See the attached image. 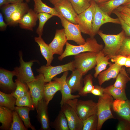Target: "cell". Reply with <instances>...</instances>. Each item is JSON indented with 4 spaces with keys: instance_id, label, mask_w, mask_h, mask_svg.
<instances>
[{
    "instance_id": "obj_1",
    "label": "cell",
    "mask_w": 130,
    "mask_h": 130,
    "mask_svg": "<svg viewBox=\"0 0 130 130\" xmlns=\"http://www.w3.org/2000/svg\"><path fill=\"white\" fill-rule=\"evenodd\" d=\"M104 47L103 45L98 42L94 37L88 38L84 44L78 46L72 45L67 42L65 50L63 54L58 57V59L61 61L67 57L75 56L85 52L98 53L102 50Z\"/></svg>"
},
{
    "instance_id": "obj_2",
    "label": "cell",
    "mask_w": 130,
    "mask_h": 130,
    "mask_svg": "<svg viewBox=\"0 0 130 130\" xmlns=\"http://www.w3.org/2000/svg\"><path fill=\"white\" fill-rule=\"evenodd\" d=\"M98 34L103 41L105 46L102 51L105 55L110 58L119 54L123 42L126 37L123 30L117 34H106L99 30Z\"/></svg>"
},
{
    "instance_id": "obj_3",
    "label": "cell",
    "mask_w": 130,
    "mask_h": 130,
    "mask_svg": "<svg viewBox=\"0 0 130 130\" xmlns=\"http://www.w3.org/2000/svg\"><path fill=\"white\" fill-rule=\"evenodd\" d=\"M113 101V97L105 93L103 96L99 97L97 103L98 116L97 130L101 129L103 124L107 120L115 118L111 110Z\"/></svg>"
},
{
    "instance_id": "obj_4",
    "label": "cell",
    "mask_w": 130,
    "mask_h": 130,
    "mask_svg": "<svg viewBox=\"0 0 130 130\" xmlns=\"http://www.w3.org/2000/svg\"><path fill=\"white\" fill-rule=\"evenodd\" d=\"M66 103L73 108L82 121L97 114V103L92 100H78L76 98L70 100Z\"/></svg>"
},
{
    "instance_id": "obj_5",
    "label": "cell",
    "mask_w": 130,
    "mask_h": 130,
    "mask_svg": "<svg viewBox=\"0 0 130 130\" xmlns=\"http://www.w3.org/2000/svg\"><path fill=\"white\" fill-rule=\"evenodd\" d=\"M93 1L94 7L92 22V32L91 37H94L99 30L101 26L105 23H111L120 25V21L118 18H111L103 11L98 4Z\"/></svg>"
},
{
    "instance_id": "obj_6",
    "label": "cell",
    "mask_w": 130,
    "mask_h": 130,
    "mask_svg": "<svg viewBox=\"0 0 130 130\" xmlns=\"http://www.w3.org/2000/svg\"><path fill=\"white\" fill-rule=\"evenodd\" d=\"M98 53L85 52L74 56V60L76 69L83 76L95 67L96 65V57Z\"/></svg>"
},
{
    "instance_id": "obj_7",
    "label": "cell",
    "mask_w": 130,
    "mask_h": 130,
    "mask_svg": "<svg viewBox=\"0 0 130 130\" xmlns=\"http://www.w3.org/2000/svg\"><path fill=\"white\" fill-rule=\"evenodd\" d=\"M75 69L76 68L73 60L64 65L56 66L43 65L37 69V71L43 74L46 83L51 81L58 74L67 71H72Z\"/></svg>"
},
{
    "instance_id": "obj_8",
    "label": "cell",
    "mask_w": 130,
    "mask_h": 130,
    "mask_svg": "<svg viewBox=\"0 0 130 130\" xmlns=\"http://www.w3.org/2000/svg\"><path fill=\"white\" fill-rule=\"evenodd\" d=\"M67 40H72L78 45L84 44L86 41L81 34L78 25L67 20L61 15L59 17Z\"/></svg>"
},
{
    "instance_id": "obj_9",
    "label": "cell",
    "mask_w": 130,
    "mask_h": 130,
    "mask_svg": "<svg viewBox=\"0 0 130 130\" xmlns=\"http://www.w3.org/2000/svg\"><path fill=\"white\" fill-rule=\"evenodd\" d=\"M19 56L20 66L16 67L14 69L16 72L17 78L21 82L26 84L32 81L35 78L31 67L33 62L37 60H33L28 62H25L23 59L22 53L21 51L19 52Z\"/></svg>"
},
{
    "instance_id": "obj_10",
    "label": "cell",
    "mask_w": 130,
    "mask_h": 130,
    "mask_svg": "<svg viewBox=\"0 0 130 130\" xmlns=\"http://www.w3.org/2000/svg\"><path fill=\"white\" fill-rule=\"evenodd\" d=\"M46 82L42 74L35 77L32 81L27 83L31 97L36 109L39 101L44 98V90Z\"/></svg>"
},
{
    "instance_id": "obj_11",
    "label": "cell",
    "mask_w": 130,
    "mask_h": 130,
    "mask_svg": "<svg viewBox=\"0 0 130 130\" xmlns=\"http://www.w3.org/2000/svg\"><path fill=\"white\" fill-rule=\"evenodd\" d=\"M91 5L85 11L78 14L75 20L83 33L91 36L92 32V22L93 10V0L91 1Z\"/></svg>"
},
{
    "instance_id": "obj_12",
    "label": "cell",
    "mask_w": 130,
    "mask_h": 130,
    "mask_svg": "<svg viewBox=\"0 0 130 130\" xmlns=\"http://www.w3.org/2000/svg\"><path fill=\"white\" fill-rule=\"evenodd\" d=\"M61 110L66 118L70 130H82V121L72 107L65 103L61 107Z\"/></svg>"
},
{
    "instance_id": "obj_13",
    "label": "cell",
    "mask_w": 130,
    "mask_h": 130,
    "mask_svg": "<svg viewBox=\"0 0 130 130\" xmlns=\"http://www.w3.org/2000/svg\"><path fill=\"white\" fill-rule=\"evenodd\" d=\"M54 5L57 11L66 20L77 24L75 19L78 14L69 0H63Z\"/></svg>"
},
{
    "instance_id": "obj_14",
    "label": "cell",
    "mask_w": 130,
    "mask_h": 130,
    "mask_svg": "<svg viewBox=\"0 0 130 130\" xmlns=\"http://www.w3.org/2000/svg\"><path fill=\"white\" fill-rule=\"evenodd\" d=\"M17 73L15 70L10 71L0 68V88L4 91L11 92H14L16 88L15 83L13 80L14 76H16Z\"/></svg>"
},
{
    "instance_id": "obj_15",
    "label": "cell",
    "mask_w": 130,
    "mask_h": 130,
    "mask_svg": "<svg viewBox=\"0 0 130 130\" xmlns=\"http://www.w3.org/2000/svg\"><path fill=\"white\" fill-rule=\"evenodd\" d=\"M68 74V71L64 72L60 78L55 77L52 79L59 83L61 84V89L60 90L62 95L61 101L60 103L61 107L69 101L77 98L80 97L79 95H73L71 89L67 84L66 80Z\"/></svg>"
},
{
    "instance_id": "obj_16",
    "label": "cell",
    "mask_w": 130,
    "mask_h": 130,
    "mask_svg": "<svg viewBox=\"0 0 130 130\" xmlns=\"http://www.w3.org/2000/svg\"><path fill=\"white\" fill-rule=\"evenodd\" d=\"M67 40L64 29H57L54 37L49 45L53 54L61 55L64 52L63 48Z\"/></svg>"
},
{
    "instance_id": "obj_17",
    "label": "cell",
    "mask_w": 130,
    "mask_h": 130,
    "mask_svg": "<svg viewBox=\"0 0 130 130\" xmlns=\"http://www.w3.org/2000/svg\"><path fill=\"white\" fill-rule=\"evenodd\" d=\"M48 105L43 98L39 101L36 109L37 113V119L41 124V130H50L51 129Z\"/></svg>"
},
{
    "instance_id": "obj_18",
    "label": "cell",
    "mask_w": 130,
    "mask_h": 130,
    "mask_svg": "<svg viewBox=\"0 0 130 130\" xmlns=\"http://www.w3.org/2000/svg\"><path fill=\"white\" fill-rule=\"evenodd\" d=\"M112 106L113 110L120 117L130 123V100L116 99Z\"/></svg>"
},
{
    "instance_id": "obj_19",
    "label": "cell",
    "mask_w": 130,
    "mask_h": 130,
    "mask_svg": "<svg viewBox=\"0 0 130 130\" xmlns=\"http://www.w3.org/2000/svg\"><path fill=\"white\" fill-rule=\"evenodd\" d=\"M66 79V82L72 93L79 92L83 87V75L76 69Z\"/></svg>"
},
{
    "instance_id": "obj_20",
    "label": "cell",
    "mask_w": 130,
    "mask_h": 130,
    "mask_svg": "<svg viewBox=\"0 0 130 130\" xmlns=\"http://www.w3.org/2000/svg\"><path fill=\"white\" fill-rule=\"evenodd\" d=\"M122 67L115 63L111 64L108 69L100 72L97 77L99 85L110 79L116 78Z\"/></svg>"
},
{
    "instance_id": "obj_21",
    "label": "cell",
    "mask_w": 130,
    "mask_h": 130,
    "mask_svg": "<svg viewBox=\"0 0 130 130\" xmlns=\"http://www.w3.org/2000/svg\"><path fill=\"white\" fill-rule=\"evenodd\" d=\"M38 19L37 14L34 10L30 9L23 16L19 24L21 28L33 31V28L36 25Z\"/></svg>"
},
{
    "instance_id": "obj_22",
    "label": "cell",
    "mask_w": 130,
    "mask_h": 130,
    "mask_svg": "<svg viewBox=\"0 0 130 130\" xmlns=\"http://www.w3.org/2000/svg\"><path fill=\"white\" fill-rule=\"evenodd\" d=\"M12 111L4 106H0V130H10L13 121Z\"/></svg>"
},
{
    "instance_id": "obj_23",
    "label": "cell",
    "mask_w": 130,
    "mask_h": 130,
    "mask_svg": "<svg viewBox=\"0 0 130 130\" xmlns=\"http://www.w3.org/2000/svg\"><path fill=\"white\" fill-rule=\"evenodd\" d=\"M34 40L39 45L41 53L47 61L46 66L51 65L54 59L53 54L49 45L46 44L42 38L41 36L35 37Z\"/></svg>"
},
{
    "instance_id": "obj_24",
    "label": "cell",
    "mask_w": 130,
    "mask_h": 130,
    "mask_svg": "<svg viewBox=\"0 0 130 130\" xmlns=\"http://www.w3.org/2000/svg\"><path fill=\"white\" fill-rule=\"evenodd\" d=\"M61 89V84L56 81H51L45 84L44 90V98L47 104L52 99L55 93L60 91Z\"/></svg>"
},
{
    "instance_id": "obj_25",
    "label": "cell",
    "mask_w": 130,
    "mask_h": 130,
    "mask_svg": "<svg viewBox=\"0 0 130 130\" xmlns=\"http://www.w3.org/2000/svg\"><path fill=\"white\" fill-rule=\"evenodd\" d=\"M109 57L105 55L102 51L98 52L96 57V65L95 67V78H97L99 74L106 69L107 66L112 63L109 61Z\"/></svg>"
},
{
    "instance_id": "obj_26",
    "label": "cell",
    "mask_w": 130,
    "mask_h": 130,
    "mask_svg": "<svg viewBox=\"0 0 130 130\" xmlns=\"http://www.w3.org/2000/svg\"><path fill=\"white\" fill-rule=\"evenodd\" d=\"M130 1V0H110L98 5L103 11L110 16L115 9Z\"/></svg>"
},
{
    "instance_id": "obj_27",
    "label": "cell",
    "mask_w": 130,
    "mask_h": 130,
    "mask_svg": "<svg viewBox=\"0 0 130 130\" xmlns=\"http://www.w3.org/2000/svg\"><path fill=\"white\" fill-rule=\"evenodd\" d=\"M34 2L33 10L37 13H44L59 17L60 14L54 7L48 6L41 0H33Z\"/></svg>"
},
{
    "instance_id": "obj_28",
    "label": "cell",
    "mask_w": 130,
    "mask_h": 130,
    "mask_svg": "<svg viewBox=\"0 0 130 130\" xmlns=\"http://www.w3.org/2000/svg\"><path fill=\"white\" fill-rule=\"evenodd\" d=\"M29 9L27 4L26 3L22 7L16 10L11 14L7 24V25L13 26L19 23L23 16L28 12Z\"/></svg>"
},
{
    "instance_id": "obj_29",
    "label": "cell",
    "mask_w": 130,
    "mask_h": 130,
    "mask_svg": "<svg viewBox=\"0 0 130 130\" xmlns=\"http://www.w3.org/2000/svg\"><path fill=\"white\" fill-rule=\"evenodd\" d=\"M15 110L18 113L20 118L24 122L26 127L27 128H30L32 130H36L35 128L31 124L29 116V113L31 110L27 107H15Z\"/></svg>"
},
{
    "instance_id": "obj_30",
    "label": "cell",
    "mask_w": 130,
    "mask_h": 130,
    "mask_svg": "<svg viewBox=\"0 0 130 130\" xmlns=\"http://www.w3.org/2000/svg\"><path fill=\"white\" fill-rule=\"evenodd\" d=\"M16 98L11 93L0 91V106L6 107L12 111L15 110Z\"/></svg>"
},
{
    "instance_id": "obj_31",
    "label": "cell",
    "mask_w": 130,
    "mask_h": 130,
    "mask_svg": "<svg viewBox=\"0 0 130 130\" xmlns=\"http://www.w3.org/2000/svg\"><path fill=\"white\" fill-rule=\"evenodd\" d=\"M104 91L115 99L125 100L127 99L125 89L117 88L113 85H111L104 88Z\"/></svg>"
},
{
    "instance_id": "obj_32",
    "label": "cell",
    "mask_w": 130,
    "mask_h": 130,
    "mask_svg": "<svg viewBox=\"0 0 130 130\" xmlns=\"http://www.w3.org/2000/svg\"><path fill=\"white\" fill-rule=\"evenodd\" d=\"M52 126L56 130H70L66 118L61 110Z\"/></svg>"
},
{
    "instance_id": "obj_33",
    "label": "cell",
    "mask_w": 130,
    "mask_h": 130,
    "mask_svg": "<svg viewBox=\"0 0 130 130\" xmlns=\"http://www.w3.org/2000/svg\"><path fill=\"white\" fill-rule=\"evenodd\" d=\"M26 2H23L12 4H8L3 6L2 10L6 23H8L11 14L16 10L23 6Z\"/></svg>"
},
{
    "instance_id": "obj_34",
    "label": "cell",
    "mask_w": 130,
    "mask_h": 130,
    "mask_svg": "<svg viewBox=\"0 0 130 130\" xmlns=\"http://www.w3.org/2000/svg\"><path fill=\"white\" fill-rule=\"evenodd\" d=\"M130 78L125 68L122 66L113 85L117 88L125 89L127 83L130 81Z\"/></svg>"
},
{
    "instance_id": "obj_35",
    "label": "cell",
    "mask_w": 130,
    "mask_h": 130,
    "mask_svg": "<svg viewBox=\"0 0 130 130\" xmlns=\"http://www.w3.org/2000/svg\"><path fill=\"white\" fill-rule=\"evenodd\" d=\"M93 77L91 74L86 75L83 79L84 86L79 91L78 94L80 96H86L91 92L94 86L93 84Z\"/></svg>"
},
{
    "instance_id": "obj_36",
    "label": "cell",
    "mask_w": 130,
    "mask_h": 130,
    "mask_svg": "<svg viewBox=\"0 0 130 130\" xmlns=\"http://www.w3.org/2000/svg\"><path fill=\"white\" fill-rule=\"evenodd\" d=\"M15 105L18 107H27L32 110L35 108L29 90L25 95L16 99Z\"/></svg>"
},
{
    "instance_id": "obj_37",
    "label": "cell",
    "mask_w": 130,
    "mask_h": 130,
    "mask_svg": "<svg viewBox=\"0 0 130 130\" xmlns=\"http://www.w3.org/2000/svg\"><path fill=\"white\" fill-rule=\"evenodd\" d=\"M78 14L84 12L91 5L90 0H69Z\"/></svg>"
},
{
    "instance_id": "obj_38",
    "label": "cell",
    "mask_w": 130,
    "mask_h": 130,
    "mask_svg": "<svg viewBox=\"0 0 130 130\" xmlns=\"http://www.w3.org/2000/svg\"><path fill=\"white\" fill-rule=\"evenodd\" d=\"M15 81L16 88L15 91L11 93L17 99L25 95L29 91L26 84L21 82L17 78Z\"/></svg>"
},
{
    "instance_id": "obj_39",
    "label": "cell",
    "mask_w": 130,
    "mask_h": 130,
    "mask_svg": "<svg viewBox=\"0 0 130 130\" xmlns=\"http://www.w3.org/2000/svg\"><path fill=\"white\" fill-rule=\"evenodd\" d=\"M82 130H97L98 116L97 114L93 115L82 121Z\"/></svg>"
},
{
    "instance_id": "obj_40",
    "label": "cell",
    "mask_w": 130,
    "mask_h": 130,
    "mask_svg": "<svg viewBox=\"0 0 130 130\" xmlns=\"http://www.w3.org/2000/svg\"><path fill=\"white\" fill-rule=\"evenodd\" d=\"M53 16L51 14L44 13H40L37 14L39 23L36 30V32L39 36H42L45 24L48 20Z\"/></svg>"
},
{
    "instance_id": "obj_41",
    "label": "cell",
    "mask_w": 130,
    "mask_h": 130,
    "mask_svg": "<svg viewBox=\"0 0 130 130\" xmlns=\"http://www.w3.org/2000/svg\"><path fill=\"white\" fill-rule=\"evenodd\" d=\"M13 121L10 130H27L17 111H12Z\"/></svg>"
},
{
    "instance_id": "obj_42",
    "label": "cell",
    "mask_w": 130,
    "mask_h": 130,
    "mask_svg": "<svg viewBox=\"0 0 130 130\" xmlns=\"http://www.w3.org/2000/svg\"><path fill=\"white\" fill-rule=\"evenodd\" d=\"M118 54L125 56L130 55V37H126L123 41Z\"/></svg>"
},
{
    "instance_id": "obj_43",
    "label": "cell",
    "mask_w": 130,
    "mask_h": 130,
    "mask_svg": "<svg viewBox=\"0 0 130 130\" xmlns=\"http://www.w3.org/2000/svg\"><path fill=\"white\" fill-rule=\"evenodd\" d=\"M127 56L118 54L110 58L112 62L122 66H124Z\"/></svg>"
},
{
    "instance_id": "obj_44",
    "label": "cell",
    "mask_w": 130,
    "mask_h": 130,
    "mask_svg": "<svg viewBox=\"0 0 130 130\" xmlns=\"http://www.w3.org/2000/svg\"><path fill=\"white\" fill-rule=\"evenodd\" d=\"M112 13L115 14L119 20L122 28L124 31L126 35L130 36V26L124 21L118 13L116 9H115L113 11Z\"/></svg>"
},
{
    "instance_id": "obj_45",
    "label": "cell",
    "mask_w": 130,
    "mask_h": 130,
    "mask_svg": "<svg viewBox=\"0 0 130 130\" xmlns=\"http://www.w3.org/2000/svg\"><path fill=\"white\" fill-rule=\"evenodd\" d=\"M117 127L118 130H130V123L120 117Z\"/></svg>"
},
{
    "instance_id": "obj_46",
    "label": "cell",
    "mask_w": 130,
    "mask_h": 130,
    "mask_svg": "<svg viewBox=\"0 0 130 130\" xmlns=\"http://www.w3.org/2000/svg\"><path fill=\"white\" fill-rule=\"evenodd\" d=\"M91 93L99 97L102 96L104 93V88L100 85H95Z\"/></svg>"
},
{
    "instance_id": "obj_47",
    "label": "cell",
    "mask_w": 130,
    "mask_h": 130,
    "mask_svg": "<svg viewBox=\"0 0 130 130\" xmlns=\"http://www.w3.org/2000/svg\"><path fill=\"white\" fill-rule=\"evenodd\" d=\"M116 9L118 13L124 21L130 26V14L127 13L119 11Z\"/></svg>"
},
{
    "instance_id": "obj_48",
    "label": "cell",
    "mask_w": 130,
    "mask_h": 130,
    "mask_svg": "<svg viewBox=\"0 0 130 130\" xmlns=\"http://www.w3.org/2000/svg\"><path fill=\"white\" fill-rule=\"evenodd\" d=\"M7 25L4 21L3 17L1 13H0V29L1 31L5 30L6 28Z\"/></svg>"
},
{
    "instance_id": "obj_49",
    "label": "cell",
    "mask_w": 130,
    "mask_h": 130,
    "mask_svg": "<svg viewBox=\"0 0 130 130\" xmlns=\"http://www.w3.org/2000/svg\"><path fill=\"white\" fill-rule=\"evenodd\" d=\"M116 9L119 11L127 13L130 14V8L125 6H121Z\"/></svg>"
},
{
    "instance_id": "obj_50",
    "label": "cell",
    "mask_w": 130,
    "mask_h": 130,
    "mask_svg": "<svg viewBox=\"0 0 130 130\" xmlns=\"http://www.w3.org/2000/svg\"><path fill=\"white\" fill-rule=\"evenodd\" d=\"M124 66L126 67L130 68V55L127 56Z\"/></svg>"
},
{
    "instance_id": "obj_51",
    "label": "cell",
    "mask_w": 130,
    "mask_h": 130,
    "mask_svg": "<svg viewBox=\"0 0 130 130\" xmlns=\"http://www.w3.org/2000/svg\"><path fill=\"white\" fill-rule=\"evenodd\" d=\"M7 4H12L23 2V0H6Z\"/></svg>"
},
{
    "instance_id": "obj_52",
    "label": "cell",
    "mask_w": 130,
    "mask_h": 130,
    "mask_svg": "<svg viewBox=\"0 0 130 130\" xmlns=\"http://www.w3.org/2000/svg\"><path fill=\"white\" fill-rule=\"evenodd\" d=\"M109 0H90L91 1L93 0L94 1L98 4L102 3Z\"/></svg>"
},
{
    "instance_id": "obj_53",
    "label": "cell",
    "mask_w": 130,
    "mask_h": 130,
    "mask_svg": "<svg viewBox=\"0 0 130 130\" xmlns=\"http://www.w3.org/2000/svg\"><path fill=\"white\" fill-rule=\"evenodd\" d=\"M63 0H49L51 3L53 5Z\"/></svg>"
},
{
    "instance_id": "obj_54",
    "label": "cell",
    "mask_w": 130,
    "mask_h": 130,
    "mask_svg": "<svg viewBox=\"0 0 130 130\" xmlns=\"http://www.w3.org/2000/svg\"><path fill=\"white\" fill-rule=\"evenodd\" d=\"M7 4L6 0H0V6L1 7L4 5Z\"/></svg>"
},
{
    "instance_id": "obj_55",
    "label": "cell",
    "mask_w": 130,
    "mask_h": 130,
    "mask_svg": "<svg viewBox=\"0 0 130 130\" xmlns=\"http://www.w3.org/2000/svg\"><path fill=\"white\" fill-rule=\"evenodd\" d=\"M122 6H125L128 7L130 8V1L124 4Z\"/></svg>"
},
{
    "instance_id": "obj_56",
    "label": "cell",
    "mask_w": 130,
    "mask_h": 130,
    "mask_svg": "<svg viewBox=\"0 0 130 130\" xmlns=\"http://www.w3.org/2000/svg\"><path fill=\"white\" fill-rule=\"evenodd\" d=\"M128 71L129 72L130 74V68H129V69H128Z\"/></svg>"
},
{
    "instance_id": "obj_57",
    "label": "cell",
    "mask_w": 130,
    "mask_h": 130,
    "mask_svg": "<svg viewBox=\"0 0 130 130\" xmlns=\"http://www.w3.org/2000/svg\"><path fill=\"white\" fill-rule=\"evenodd\" d=\"M31 0H26V1L27 2H29V1H30Z\"/></svg>"
},
{
    "instance_id": "obj_58",
    "label": "cell",
    "mask_w": 130,
    "mask_h": 130,
    "mask_svg": "<svg viewBox=\"0 0 130 130\" xmlns=\"http://www.w3.org/2000/svg\"></svg>"
}]
</instances>
